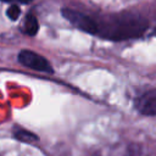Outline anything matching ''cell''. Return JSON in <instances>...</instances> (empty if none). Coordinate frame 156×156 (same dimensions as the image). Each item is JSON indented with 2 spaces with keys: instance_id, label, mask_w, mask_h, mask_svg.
Returning <instances> with one entry per match:
<instances>
[{
  "instance_id": "6da1fadb",
  "label": "cell",
  "mask_w": 156,
  "mask_h": 156,
  "mask_svg": "<svg viewBox=\"0 0 156 156\" xmlns=\"http://www.w3.org/2000/svg\"><path fill=\"white\" fill-rule=\"evenodd\" d=\"M147 29V21L134 13L116 15L105 22H98L96 35L108 40H128L144 34Z\"/></svg>"
},
{
  "instance_id": "7a4b0ae2",
  "label": "cell",
  "mask_w": 156,
  "mask_h": 156,
  "mask_svg": "<svg viewBox=\"0 0 156 156\" xmlns=\"http://www.w3.org/2000/svg\"><path fill=\"white\" fill-rule=\"evenodd\" d=\"M18 62L30 69L43 72V73H52V66L51 63L41 55L32 51V50H21L17 56Z\"/></svg>"
},
{
  "instance_id": "3957f363",
  "label": "cell",
  "mask_w": 156,
  "mask_h": 156,
  "mask_svg": "<svg viewBox=\"0 0 156 156\" xmlns=\"http://www.w3.org/2000/svg\"><path fill=\"white\" fill-rule=\"evenodd\" d=\"M62 16L71 22L74 27H77L78 29L87 32L89 34L96 35L98 32V22L95 20H93L91 17H89L88 15H84L79 11L72 10V9H62Z\"/></svg>"
},
{
  "instance_id": "277c9868",
  "label": "cell",
  "mask_w": 156,
  "mask_h": 156,
  "mask_svg": "<svg viewBox=\"0 0 156 156\" xmlns=\"http://www.w3.org/2000/svg\"><path fill=\"white\" fill-rule=\"evenodd\" d=\"M135 108L145 116L154 117L156 115V91L150 89L135 99Z\"/></svg>"
},
{
  "instance_id": "5b68a950",
  "label": "cell",
  "mask_w": 156,
  "mask_h": 156,
  "mask_svg": "<svg viewBox=\"0 0 156 156\" xmlns=\"http://www.w3.org/2000/svg\"><path fill=\"white\" fill-rule=\"evenodd\" d=\"M38 30H39V23H38L37 17L33 13H28L26 16V20L23 23V32L27 35L33 37L38 33Z\"/></svg>"
},
{
  "instance_id": "8992f818",
  "label": "cell",
  "mask_w": 156,
  "mask_h": 156,
  "mask_svg": "<svg viewBox=\"0 0 156 156\" xmlns=\"http://www.w3.org/2000/svg\"><path fill=\"white\" fill-rule=\"evenodd\" d=\"M15 138L20 141H23V143H34L38 140V136L33 133H30L29 130L27 129H23V128H18L16 132H15Z\"/></svg>"
},
{
  "instance_id": "52a82bcc",
  "label": "cell",
  "mask_w": 156,
  "mask_h": 156,
  "mask_svg": "<svg viewBox=\"0 0 156 156\" xmlns=\"http://www.w3.org/2000/svg\"><path fill=\"white\" fill-rule=\"evenodd\" d=\"M6 15H7V17H9L10 20L16 21V20L20 17V15H21V9H20V6L16 5V4L10 5V6L7 7V10H6Z\"/></svg>"
},
{
  "instance_id": "ba28073f",
  "label": "cell",
  "mask_w": 156,
  "mask_h": 156,
  "mask_svg": "<svg viewBox=\"0 0 156 156\" xmlns=\"http://www.w3.org/2000/svg\"><path fill=\"white\" fill-rule=\"evenodd\" d=\"M1 1H12V2H23V4H27V2H29L30 0H1Z\"/></svg>"
}]
</instances>
